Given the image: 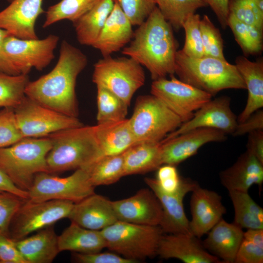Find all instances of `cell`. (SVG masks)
Listing matches in <instances>:
<instances>
[{
	"instance_id": "obj_1",
	"label": "cell",
	"mask_w": 263,
	"mask_h": 263,
	"mask_svg": "<svg viewBox=\"0 0 263 263\" xmlns=\"http://www.w3.org/2000/svg\"><path fill=\"white\" fill-rule=\"evenodd\" d=\"M87 64V56L63 40L55 66L48 74L30 81L25 88V95L47 108L77 117L76 80Z\"/></svg>"
},
{
	"instance_id": "obj_2",
	"label": "cell",
	"mask_w": 263,
	"mask_h": 263,
	"mask_svg": "<svg viewBox=\"0 0 263 263\" xmlns=\"http://www.w3.org/2000/svg\"><path fill=\"white\" fill-rule=\"evenodd\" d=\"M178 47L172 27L156 6L121 52L144 66L155 80L174 74Z\"/></svg>"
},
{
	"instance_id": "obj_3",
	"label": "cell",
	"mask_w": 263,
	"mask_h": 263,
	"mask_svg": "<svg viewBox=\"0 0 263 263\" xmlns=\"http://www.w3.org/2000/svg\"><path fill=\"white\" fill-rule=\"evenodd\" d=\"M47 137L52 144L46 157L48 173L87 168L104 156L94 126L65 129Z\"/></svg>"
},
{
	"instance_id": "obj_4",
	"label": "cell",
	"mask_w": 263,
	"mask_h": 263,
	"mask_svg": "<svg viewBox=\"0 0 263 263\" xmlns=\"http://www.w3.org/2000/svg\"><path fill=\"white\" fill-rule=\"evenodd\" d=\"M174 74L181 81L212 96L225 89H246L236 65L226 59L210 56L191 57L178 50Z\"/></svg>"
},
{
	"instance_id": "obj_5",
	"label": "cell",
	"mask_w": 263,
	"mask_h": 263,
	"mask_svg": "<svg viewBox=\"0 0 263 263\" xmlns=\"http://www.w3.org/2000/svg\"><path fill=\"white\" fill-rule=\"evenodd\" d=\"M51 147L48 137L23 138L0 148V169L17 187L28 192L36 174L48 172L46 157Z\"/></svg>"
},
{
	"instance_id": "obj_6",
	"label": "cell",
	"mask_w": 263,
	"mask_h": 263,
	"mask_svg": "<svg viewBox=\"0 0 263 263\" xmlns=\"http://www.w3.org/2000/svg\"><path fill=\"white\" fill-rule=\"evenodd\" d=\"M100 231L106 247L135 263L157 255L158 245L164 234L159 225L120 221Z\"/></svg>"
},
{
	"instance_id": "obj_7",
	"label": "cell",
	"mask_w": 263,
	"mask_h": 263,
	"mask_svg": "<svg viewBox=\"0 0 263 263\" xmlns=\"http://www.w3.org/2000/svg\"><path fill=\"white\" fill-rule=\"evenodd\" d=\"M129 120L136 143H159L183 123L160 99L151 94L137 98Z\"/></svg>"
},
{
	"instance_id": "obj_8",
	"label": "cell",
	"mask_w": 263,
	"mask_h": 263,
	"mask_svg": "<svg viewBox=\"0 0 263 263\" xmlns=\"http://www.w3.org/2000/svg\"><path fill=\"white\" fill-rule=\"evenodd\" d=\"M94 67L92 81L96 87L109 90L128 106L134 93L145 84L143 66L126 56L103 57Z\"/></svg>"
},
{
	"instance_id": "obj_9",
	"label": "cell",
	"mask_w": 263,
	"mask_h": 263,
	"mask_svg": "<svg viewBox=\"0 0 263 263\" xmlns=\"http://www.w3.org/2000/svg\"><path fill=\"white\" fill-rule=\"evenodd\" d=\"M94 188L90 180L88 167L77 169L65 177L41 172L36 174L28 191V199L32 202L66 200L76 203L94 193Z\"/></svg>"
},
{
	"instance_id": "obj_10",
	"label": "cell",
	"mask_w": 263,
	"mask_h": 263,
	"mask_svg": "<svg viewBox=\"0 0 263 263\" xmlns=\"http://www.w3.org/2000/svg\"><path fill=\"white\" fill-rule=\"evenodd\" d=\"M14 111L23 138L45 137L59 131L84 125L77 117L47 108L26 95Z\"/></svg>"
},
{
	"instance_id": "obj_11",
	"label": "cell",
	"mask_w": 263,
	"mask_h": 263,
	"mask_svg": "<svg viewBox=\"0 0 263 263\" xmlns=\"http://www.w3.org/2000/svg\"><path fill=\"white\" fill-rule=\"evenodd\" d=\"M74 205V203L66 200L32 202L25 200L12 220L9 236L16 241L52 226L62 219L68 218Z\"/></svg>"
},
{
	"instance_id": "obj_12",
	"label": "cell",
	"mask_w": 263,
	"mask_h": 263,
	"mask_svg": "<svg viewBox=\"0 0 263 263\" xmlns=\"http://www.w3.org/2000/svg\"><path fill=\"white\" fill-rule=\"evenodd\" d=\"M153 80L150 94L160 99L182 122L190 119L195 112L212 99L210 94L180 79L174 75Z\"/></svg>"
},
{
	"instance_id": "obj_13",
	"label": "cell",
	"mask_w": 263,
	"mask_h": 263,
	"mask_svg": "<svg viewBox=\"0 0 263 263\" xmlns=\"http://www.w3.org/2000/svg\"><path fill=\"white\" fill-rule=\"evenodd\" d=\"M59 37L49 35L45 38L23 39L11 35L3 43L4 51L20 75H28L32 68L41 71L55 58Z\"/></svg>"
},
{
	"instance_id": "obj_14",
	"label": "cell",
	"mask_w": 263,
	"mask_h": 263,
	"mask_svg": "<svg viewBox=\"0 0 263 263\" xmlns=\"http://www.w3.org/2000/svg\"><path fill=\"white\" fill-rule=\"evenodd\" d=\"M146 184L159 200L162 208V217L159 226L164 233H190L189 221L186 216L183 200L186 195L199 184L190 178H184L181 186L176 192L168 193L163 190L155 178L146 177Z\"/></svg>"
},
{
	"instance_id": "obj_15",
	"label": "cell",
	"mask_w": 263,
	"mask_h": 263,
	"mask_svg": "<svg viewBox=\"0 0 263 263\" xmlns=\"http://www.w3.org/2000/svg\"><path fill=\"white\" fill-rule=\"evenodd\" d=\"M226 139V133L219 130L200 128L160 142L162 165L177 166L196 153L203 145Z\"/></svg>"
},
{
	"instance_id": "obj_16",
	"label": "cell",
	"mask_w": 263,
	"mask_h": 263,
	"mask_svg": "<svg viewBox=\"0 0 263 263\" xmlns=\"http://www.w3.org/2000/svg\"><path fill=\"white\" fill-rule=\"evenodd\" d=\"M231 98L222 95L211 99L194 113L189 120L182 123L175 131L164 139H169L188 131L200 128L219 130L232 134L238 124L237 117L231 109Z\"/></svg>"
},
{
	"instance_id": "obj_17",
	"label": "cell",
	"mask_w": 263,
	"mask_h": 263,
	"mask_svg": "<svg viewBox=\"0 0 263 263\" xmlns=\"http://www.w3.org/2000/svg\"><path fill=\"white\" fill-rule=\"evenodd\" d=\"M118 221L149 225H159L162 217L160 203L154 192L142 188L134 195L112 201Z\"/></svg>"
},
{
	"instance_id": "obj_18",
	"label": "cell",
	"mask_w": 263,
	"mask_h": 263,
	"mask_svg": "<svg viewBox=\"0 0 263 263\" xmlns=\"http://www.w3.org/2000/svg\"><path fill=\"white\" fill-rule=\"evenodd\" d=\"M191 192L189 231L200 238L223 218L226 209L223 204L222 197L213 190L203 188L198 185Z\"/></svg>"
},
{
	"instance_id": "obj_19",
	"label": "cell",
	"mask_w": 263,
	"mask_h": 263,
	"mask_svg": "<svg viewBox=\"0 0 263 263\" xmlns=\"http://www.w3.org/2000/svg\"><path fill=\"white\" fill-rule=\"evenodd\" d=\"M43 0H14L0 11V28L10 35L23 39L38 38L35 23L44 12Z\"/></svg>"
},
{
	"instance_id": "obj_20",
	"label": "cell",
	"mask_w": 263,
	"mask_h": 263,
	"mask_svg": "<svg viewBox=\"0 0 263 263\" xmlns=\"http://www.w3.org/2000/svg\"><path fill=\"white\" fill-rule=\"evenodd\" d=\"M199 239L190 233L163 234L157 255L165 259H177L185 263H222L205 248Z\"/></svg>"
},
{
	"instance_id": "obj_21",
	"label": "cell",
	"mask_w": 263,
	"mask_h": 263,
	"mask_svg": "<svg viewBox=\"0 0 263 263\" xmlns=\"http://www.w3.org/2000/svg\"><path fill=\"white\" fill-rule=\"evenodd\" d=\"M68 219L83 227L95 230H101L118 221L112 201L95 193L74 203Z\"/></svg>"
},
{
	"instance_id": "obj_22",
	"label": "cell",
	"mask_w": 263,
	"mask_h": 263,
	"mask_svg": "<svg viewBox=\"0 0 263 263\" xmlns=\"http://www.w3.org/2000/svg\"><path fill=\"white\" fill-rule=\"evenodd\" d=\"M132 25L116 2L97 38L92 46L103 57L111 56L123 49L131 41Z\"/></svg>"
},
{
	"instance_id": "obj_23",
	"label": "cell",
	"mask_w": 263,
	"mask_h": 263,
	"mask_svg": "<svg viewBox=\"0 0 263 263\" xmlns=\"http://www.w3.org/2000/svg\"><path fill=\"white\" fill-rule=\"evenodd\" d=\"M219 177L228 191L248 192L254 185L262 187L263 164L246 150L231 166L221 171Z\"/></svg>"
},
{
	"instance_id": "obj_24",
	"label": "cell",
	"mask_w": 263,
	"mask_h": 263,
	"mask_svg": "<svg viewBox=\"0 0 263 263\" xmlns=\"http://www.w3.org/2000/svg\"><path fill=\"white\" fill-rule=\"evenodd\" d=\"M243 229L221 219L202 242L205 248L222 263H234L244 236Z\"/></svg>"
},
{
	"instance_id": "obj_25",
	"label": "cell",
	"mask_w": 263,
	"mask_h": 263,
	"mask_svg": "<svg viewBox=\"0 0 263 263\" xmlns=\"http://www.w3.org/2000/svg\"><path fill=\"white\" fill-rule=\"evenodd\" d=\"M235 65L248 91L245 106L237 117L238 123H241L263 107V61L262 58L252 61L240 56L236 57Z\"/></svg>"
},
{
	"instance_id": "obj_26",
	"label": "cell",
	"mask_w": 263,
	"mask_h": 263,
	"mask_svg": "<svg viewBox=\"0 0 263 263\" xmlns=\"http://www.w3.org/2000/svg\"><path fill=\"white\" fill-rule=\"evenodd\" d=\"M16 245L27 263H50L60 252L58 236L53 225L28 237L15 241Z\"/></svg>"
},
{
	"instance_id": "obj_27",
	"label": "cell",
	"mask_w": 263,
	"mask_h": 263,
	"mask_svg": "<svg viewBox=\"0 0 263 263\" xmlns=\"http://www.w3.org/2000/svg\"><path fill=\"white\" fill-rule=\"evenodd\" d=\"M94 128L104 156L122 153L136 143L129 119L97 124Z\"/></svg>"
},
{
	"instance_id": "obj_28",
	"label": "cell",
	"mask_w": 263,
	"mask_h": 263,
	"mask_svg": "<svg viewBox=\"0 0 263 263\" xmlns=\"http://www.w3.org/2000/svg\"><path fill=\"white\" fill-rule=\"evenodd\" d=\"M60 252L89 254L101 251L106 247V243L100 230L83 227L71 222V225L58 236Z\"/></svg>"
},
{
	"instance_id": "obj_29",
	"label": "cell",
	"mask_w": 263,
	"mask_h": 263,
	"mask_svg": "<svg viewBox=\"0 0 263 263\" xmlns=\"http://www.w3.org/2000/svg\"><path fill=\"white\" fill-rule=\"evenodd\" d=\"M124 175L144 174L162 165L160 142H138L123 152Z\"/></svg>"
},
{
	"instance_id": "obj_30",
	"label": "cell",
	"mask_w": 263,
	"mask_h": 263,
	"mask_svg": "<svg viewBox=\"0 0 263 263\" xmlns=\"http://www.w3.org/2000/svg\"><path fill=\"white\" fill-rule=\"evenodd\" d=\"M114 0H100L93 8L73 22L76 38L83 45L92 46L113 9Z\"/></svg>"
},
{
	"instance_id": "obj_31",
	"label": "cell",
	"mask_w": 263,
	"mask_h": 263,
	"mask_svg": "<svg viewBox=\"0 0 263 263\" xmlns=\"http://www.w3.org/2000/svg\"><path fill=\"white\" fill-rule=\"evenodd\" d=\"M233 204V222L242 229H263V209L249 195L248 192L229 191Z\"/></svg>"
},
{
	"instance_id": "obj_32",
	"label": "cell",
	"mask_w": 263,
	"mask_h": 263,
	"mask_svg": "<svg viewBox=\"0 0 263 263\" xmlns=\"http://www.w3.org/2000/svg\"><path fill=\"white\" fill-rule=\"evenodd\" d=\"M88 169L94 187L114 184L125 176L123 153L103 156Z\"/></svg>"
},
{
	"instance_id": "obj_33",
	"label": "cell",
	"mask_w": 263,
	"mask_h": 263,
	"mask_svg": "<svg viewBox=\"0 0 263 263\" xmlns=\"http://www.w3.org/2000/svg\"><path fill=\"white\" fill-rule=\"evenodd\" d=\"M164 18L173 29L178 31L190 15L207 6L202 0H154Z\"/></svg>"
},
{
	"instance_id": "obj_34",
	"label": "cell",
	"mask_w": 263,
	"mask_h": 263,
	"mask_svg": "<svg viewBox=\"0 0 263 263\" xmlns=\"http://www.w3.org/2000/svg\"><path fill=\"white\" fill-rule=\"evenodd\" d=\"M100 0H61L50 6L46 11L43 27L46 28L66 19L72 22L82 17Z\"/></svg>"
},
{
	"instance_id": "obj_35",
	"label": "cell",
	"mask_w": 263,
	"mask_h": 263,
	"mask_svg": "<svg viewBox=\"0 0 263 263\" xmlns=\"http://www.w3.org/2000/svg\"><path fill=\"white\" fill-rule=\"evenodd\" d=\"M228 26L245 56L260 54L263 49V31L247 24L229 14Z\"/></svg>"
},
{
	"instance_id": "obj_36",
	"label": "cell",
	"mask_w": 263,
	"mask_h": 263,
	"mask_svg": "<svg viewBox=\"0 0 263 263\" xmlns=\"http://www.w3.org/2000/svg\"><path fill=\"white\" fill-rule=\"evenodd\" d=\"M96 88L97 124L115 122L126 118L129 106L109 90Z\"/></svg>"
},
{
	"instance_id": "obj_37",
	"label": "cell",
	"mask_w": 263,
	"mask_h": 263,
	"mask_svg": "<svg viewBox=\"0 0 263 263\" xmlns=\"http://www.w3.org/2000/svg\"><path fill=\"white\" fill-rule=\"evenodd\" d=\"M29 81L28 75L0 73V107H16L25 96V88Z\"/></svg>"
},
{
	"instance_id": "obj_38",
	"label": "cell",
	"mask_w": 263,
	"mask_h": 263,
	"mask_svg": "<svg viewBox=\"0 0 263 263\" xmlns=\"http://www.w3.org/2000/svg\"><path fill=\"white\" fill-rule=\"evenodd\" d=\"M263 263V229H247L244 232L234 263Z\"/></svg>"
},
{
	"instance_id": "obj_39",
	"label": "cell",
	"mask_w": 263,
	"mask_h": 263,
	"mask_svg": "<svg viewBox=\"0 0 263 263\" xmlns=\"http://www.w3.org/2000/svg\"><path fill=\"white\" fill-rule=\"evenodd\" d=\"M200 29L204 49V56L226 59L224 54V43L219 30L205 15L200 21Z\"/></svg>"
},
{
	"instance_id": "obj_40",
	"label": "cell",
	"mask_w": 263,
	"mask_h": 263,
	"mask_svg": "<svg viewBox=\"0 0 263 263\" xmlns=\"http://www.w3.org/2000/svg\"><path fill=\"white\" fill-rule=\"evenodd\" d=\"M200 16L194 13L188 16L183 25L185 32V41L181 50L188 56L199 58L204 56V49L200 29Z\"/></svg>"
},
{
	"instance_id": "obj_41",
	"label": "cell",
	"mask_w": 263,
	"mask_h": 263,
	"mask_svg": "<svg viewBox=\"0 0 263 263\" xmlns=\"http://www.w3.org/2000/svg\"><path fill=\"white\" fill-rule=\"evenodd\" d=\"M228 13L238 20L263 31V15L254 0H229Z\"/></svg>"
},
{
	"instance_id": "obj_42",
	"label": "cell",
	"mask_w": 263,
	"mask_h": 263,
	"mask_svg": "<svg viewBox=\"0 0 263 263\" xmlns=\"http://www.w3.org/2000/svg\"><path fill=\"white\" fill-rule=\"evenodd\" d=\"M132 26H139L156 6L154 0H114Z\"/></svg>"
},
{
	"instance_id": "obj_43",
	"label": "cell",
	"mask_w": 263,
	"mask_h": 263,
	"mask_svg": "<svg viewBox=\"0 0 263 263\" xmlns=\"http://www.w3.org/2000/svg\"><path fill=\"white\" fill-rule=\"evenodd\" d=\"M23 138L16 122L14 109L4 108L0 111V148L10 146Z\"/></svg>"
},
{
	"instance_id": "obj_44",
	"label": "cell",
	"mask_w": 263,
	"mask_h": 263,
	"mask_svg": "<svg viewBox=\"0 0 263 263\" xmlns=\"http://www.w3.org/2000/svg\"><path fill=\"white\" fill-rule=\"evenodd\" d=\"M25 200L10 193H0V235L9 237L10 224Z\"/></svg>"
},
{
	"instance_id": "obj_45",
	"label": "cell",
	"mask_w": 263,
	"mask_h": 263,
	"mask_svg": "<svg viewBox=\"0 0 263 263\" xmlns=\"http://www.w3.org/2000/svg\"><path fill=\"white\" fill-rule=\"evenodd\" d=\"M157 169L155 179L163 190L173 193L179 189L183 177L179 174L176 166L164 164Z\"/></svg>"
},
{
	"instance_id": "obj_46",
	"label": "cell",
	"mask_w": 263,
	"mask_h": 263,
	"mask_svg": "<svg viewBox=\"0 0 263 263\" xmlns=\"http://www.w3.org/2000/svg\"><path fill=\"white\" fill-rule=\"evenodd\" d=\"M72 261L79 263H135L114 252L82 254L73 252Z\"/></svg>"
},
{
	"instance_id": "obj_47",
	"label": "cell",
	"mask_w": 263,
	"mask_h": 263,
	"mask_svg": "<svg viewBox=\"0 0 263 263\" xmlns=\"http://www.w3.org/2000/svg\"><path fill=\"white\" fill-rule=\"evenodd\" d=\"M0 263H27L18 249L15 241L0 235Z\"/></svg>"
},
{
	"instance_id": "obj_48",
	"label": "cell",
	"mask_w": 263,
	"mask_h": 263,
	"mask_svg": "<svg viewBox=\"0 0 263 263\" xmlns=\"http://www.w3.org/2000/svg\"><path fill=\"white\" fill-rule=\"evenodd\" d=\"M257 130H263V111L261 109L255 111L244 121L238 123L232 134L234 136H242Z\"/></svg>"
},
{
	"instance_id": "obj_49",
	"label": "cell",
	"mask_w": 263,
	"mask_h": 263,
	"mask_svg": "<svg viewBox=\"0 0 263 263\" xmlns=\"http://www.w3.org/2000/svg\"><path fill=\"white\" fill-rule=\"evenodd\" d=\"M209 6L215 14L222 28L225 29L228 27L229 0H202Z\"/></svg>"
},
{
	"instance_id": "obj_50",
	"label": "cell",
	"mask_w": 263,
	"mask_h": 263,
	"mask_svg": "<svg viewBox=\"0 0 263 263\" xmlns=\"http://www.w3.org/2000/svg\"><path fill=\"white\" fill-rule=\"evenodd\" d=\"M248 134L246 150L263 164V130L255 131Z\"/></svg>"
},
{
	"instance_id": "obj_51",
	"label": "cell",
	"mask_w": 263,
	"mask_h": 263,
	"mask_svg": "<svg viewBox=\"0 0 263 263\" xmlns=\"http://www.w3.org/2000/svg\"><path fill=\"white\" fill-rule=\"evenodd\" d=\"M9 36L10 34L6 31L0 28V73L10 75H20L4 51V41Z\"/></svg>"
},
{
	"instance_id": "obj_52",
	"label": "cell",
	"mask_w": 263,
	"mask_h": 263,
	"mask_svg": "<svg viewBox=\"0 0 263 263\" xmlns=\"http://www.w3.org/2000/svg\"><path fill=\"white\" fill-rule=\"evenodd\" d=\"M8 192L23 199H28V192L17 187L0 169V193Z\"/></svg>"
},
{
	"instance_id": "obj_53",
	"label": "cell",
	"mask_w": 263,
	"mask_h": 263,
	"mask_svg": "<svg viewBox=\"0 0 263 263\" xmlns=\"http://www.w3.org/2000/svg\"><path fill=\"white\" fill-rule=\"evenodd\" d=\"M8 2H11L12 1H13L14 0H6Z\"/></svg>"
}]
</instances>
